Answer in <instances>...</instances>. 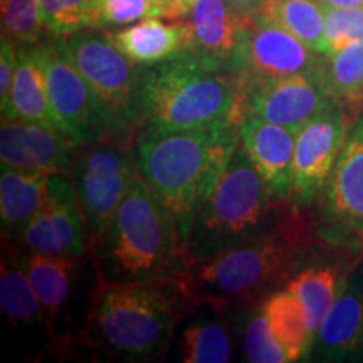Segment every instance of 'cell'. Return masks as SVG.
I'll return each mask as SVG.
<instances>
[{
    "label": "cell",
    "mask_w": 363,
    "mask_h": 363,
    "mask_svg": "<svg viewBox=\"0 0 363 363\" xmlns=\"http://www.w3.org/2000/svg\"><path fill=\"white\" fill-rule=\"evenodd\" d=\"M325 86L352 121L363 113V39L326 56Z\"/></svg>",
    "instance_id": "obj_25"
},
{
    "label": "cell",
    "mask_w": 363,
    "mask_h": 363,
    "mask_svg": "<svg viewBox=\"0 0 363 363\" xmlns=\"http://www.w3.org/2000/svg\"><path fill=\"white\" fill-rule=\"evenodd\" d=\"M238 145L235 123L184 131L140 130L136 135L140 174L175 216L184 246L199 208L212 194Z\"/></svg>",
    "instance_id": "obj_4"
},
{
    "label": "cell",
    "mask_w": 363,
    "mask_h": 363,
    "mask_svg": "<svg viewBox=\"0 0 363 363\" xmlns=\"http://www.w3.org/2000/svg\"><path fill=\"white\" fill-rule=\"evenodd\" d=\"M325 214L331 225L363 238V113L348 128L325 187Z\"/></svg>",
    "instance_id": "obj_16"
},
{
    "label": "cell",
    "mask_w": 363,
    "mask_h": 363,
    "mask_svg": "<svg viewBox=\"0 0 363 363\" xmlns=\"http://www.w3.org/2000/svg\"><path fill=\"white\" fill-rule=\"evenodd\" d=\"M230 4V7L234 9L239 16H242L244 19H252L257 12L261 11L262 4L266 0H227Z\"/></svg>",
    "instance_id": "obj_35"
},
{
    "label": "cell",
    "mask_w": 363,
    "mask_h": 363,
    "mask_svg": "<svg viewBox=\"0 0 363 363\" xmlns=\"http://www.w3.org/2000/svg\"><path fill=\"white\" fill-rule=\"evenodd\" d=\"M308 357L318 362H363V264L347 276L313 337Z\"/></svg>",
    "instance_id": "obj_15"
},
{
    "label": "cell",
    "mask_w": 363,
    "mask_h": 363,
    "mask_svg": "<svg viewBox=\"0 0 363 363\" xmlns=\"http://www.w3.org/2000/svg\"><path fill=\"white\" fill-rule=\"evenodd\" d=\"M155 2H158L163 9H165L167 13H169V19H175V17H174V12H172L170 0H155Z\"/></svg>",
    "instance_id": "obj_38"
},
{
    "label": "cell",
    "mask_w": 363,
    "mask_h": 363,
    "mask_svg": "<svg viewBox=\"0 0 363 363\" xmlns=\"http://www.w3.org/2000/svg\"><path fill=\"white\" fill-rule=\"evenodd\" d=\"M352 123L347 113L331 103L296 131L291 180V201L296 206H310L323 192Z\"/></svg>",
    "instance_id": "obj_12"
},
{
    "label": "cell",
    "mask_w": 363,
    "mask_h": 363,
    "mask_svg": "<svg viewBox=\"0 0 363 363\" xmlns=\"http://www.w3.org/2000/svg\"><path fill=\"white\" fill-rule=\"evenodd\" d=\"M363 39V7H326L325 56Z\"/></svg>",
    "instance_id": "obj_33"
},
{
    "label": "cell",
    "mask_w": 363,
    "mask_h": 363,
    "mask_svg": "<svg viewBox=\"0 0 363 363\" xmlns=\"http://www.w3.org/2000/svg\"><path fill=\"white\" fill-rule=\"evenodd\" d=\"M261 308L272 335L284 348L289 362H298L310 355L313 335L308 328L305 310L288 288L269 294L261 303Z\"/></svg>",
    "instance_id": "obj_24"
},
{
    "label": "cell",
    "mask_w": 363,
    "mask_h": 363,
    "mask_svg": "<svg viewBox=\"0 0 363 363\" xmlns=\"http://www.w3.org/2000/svg\"><path fill=\"white\" fill-rule=\"evenodd\" d=\"M238 133L240 147L266 182L272 197L278 201L291 199L296 131L246 115L239 121Z\"/></svg>",
    "instance_id": "obj_17"
},
{
    "label": "cell",
    "mask_w": 363,
    "mask_h": 363,
    "mask_svg": "<svg viewBox=\"0 0 363 363\" xmlns=\"http://www.w3.org/2000/svg\"><path fill=\"white\" fill-rule=\"evenodd\" d=\"M222 308L199 301L187 313L180 337V358L185 363H227L234 353L230 325Z\"/></svg>",
    "instance_id": "obj_21"
},
{
    "label": "cell",
    "mask_w": 363,
    "mask_h": 363,
    "mask_svg": "<svg viewBox=\"0 0 363 363\" xmlns=\"http://www.w3.org/2000/svg\"><path fill=\"white\" fill-rule=\"evenodd\" d=\"M96 0H39L40 21L49 38H62L94 24Z\"/></svg>",
    "instance_id": "obj_30"
},
{
    "label": "cell",
    "mask_w": 363,
    "mask_h": 363,
    "mask_svg": "<svg viewBox=\"0 0 363 363\" xmlns=\"http://www.w3.org/2000/svg\"><path fill=\"white\" fill-rule=\"evenodd\" d=\"M345 279L347 276H340L337 267L311 266L296 272L284 286L301 303L313 337L342 291Z\"/></svg>",
    "instance_id": "obj_27"
},
{
    "label": "cell",
    "mask_w": 363,
    "mask_h": 363,
    "mask_svg": "<svg viewBox=\"0 0 363 363\" xmlns=\"http://www.w3.org/2000/svg\"><path fill=\"white\" fill-rule=\"evenodd\" d=\"M185 19L192 29V51L230 69L251 19L239 16L227 0H197Z\"/></svg>",
    "instance_id": "obj_20"
},
{
    "label": "cell",
    "mask_w": 363,
    "mask_h": 363,
    "mask_svg": "<svg viewBox=\"0 0 363 363\" xmlns=\"http://www.w3.org/2000/svg\"><path fill=\"white\" fill-rule=\"evenodd\" d=\"M286 201L272 197L239 143L190 227L185 244L190 266L286 229L279 211Z\"/></svg>",
    "instance_id": "obj_5"
},
{
    "label": "cell",
    "mask_w": 363,
    "mask_h": 363,
    "mask_svg": "<svg viewBox=\"0 0 363 363\" xmlns=\"http://www.w3.org/2000/svg\"><path fill=\"white\" fill-rule=\"evenodd\" d=\"M230 69L246 78L306 74L325 79L326 56L274 22L252 17L247 22Z\"/></svg>",
    "instance_id": "obj_11"
},
{
    "label": "cell",
    "mask_w": 363,
    "mask_h": 363,
    "mask_svg": "<svg viewBox=\"0 0 363 363\" xmlns=\"http://www.w3.org/2000/svg\"><path fill=\"white\" fill-rule=\"evenodd\" d=\"M244 310L242 348L246 360L251 363H286L289 362L284 348L274 338L261 305Z\"/></svg>",
    "instance_id": "obj_29"
},
{
    "label": "cell",
    "mask_w": 363,
    "mask_h": 363,
    "mask_svg": "<svg viewBox=\"0 0 363 363\" xmlns=\"http://www.w3.org/2000/svg\"><path fill=\"white\" fill-rule=\"evenodd\" d=\"M197 0H170L172 12L175 19H185L189 16Z\"/></svg>",
    "instance_id": "obj_36"
},
{
    "label": "cell",
    "mask_w": 363,
    "mask_h": 363,
    "mask_svg": "<svg viewBox=\"0 0 363 363\" xmlns=\"http://www.w3.org/2000/svg\"><path fill=\"white\" fill-rule=\"evenodd\" d=\"M35 51L43 66L49 106L59 128L81 143L113 136L101 104L61 43L56 38L44 40L35 44Z\"/></svg>",
    "instance_id": "obj_9"
},
{
    "label": "cell",
    "mask_w": 363,
    "mask_h": 363,
    "mask_svg": "<svg viewBox=\"0 0 363 363\" xmlns=\"http://www.w3.org/2000/svg\"><path fill=\"white\" fill-rule=\"evenodd\" d=\"M294 264V240L286 227L195 262L182 281L195 303L242 310L261 305L279 286L288 284Z\"/></svg>",
    "instance_id": "obj_6"
},
{
    "label": "cell",
    "mask_w": 363,
    "mask_h": 363,
    "mask_svg": "<svg viewBox=\"0 0 363 363\" xmlns=\"http://www.w3.org/2000/svg\"><path fill=\"white\" fill-rule=\"evenodd\" d=\"M326 7H363V0H323Z\"/></svg>",
    "instance_id": "obj_37"
},
{
    "label": "cell",
    "mask_w": 363,
    "mask_h": 363,
    "mask_svg": "<svg viewBox=\"0 0 363 363\" xmlns=\"http://www.w3.org/2000/svg\"><path fill=\"white\" fill-rule=\"evenodd\" d=\"M254 17L284 27L313 51L325 54L326 6L323 0H266Z\"/></svg>",
    "instance_id": "obj_26"
},
{
    "label": "cell",
    "mask_w": 363,
    "mask_h": 363,
    "mask_svg": "<svg viewBox=\"0 0 363 363\" xmlns=\"http://www.w3.org/2000/svg\"><path fill=\"white\" fill-rule=\"evenodd\" d=\"M51 174L21 170L2 163L0 170V219L4 240L13 242L44 206Z\"/></svg>",
    "instance_id": "obj_22"
},
{
    "label": "cell",
    "mask_w": 363,
    "mask_h": 363,
    "mask_svg": "<svg viewBox=\"0 0 363 363\" xmlns=\"http://www.w3.org/2000/svg\"><path fill=\"white\" fill-rule=\"evenodd\" d=\"M7 249L13 252L34 286L44 313V328L52 340L61 342L59 325L62 323L67 306L71 305V299L74 296L81 262H84V257L72 259V257H54L19 251L12 246H7Z\"/></svg>",
    "instance_id": "obj_18"
},
{
    "label": "cell",
    "mask_w": 363,
    "mask_h": 363,
    "mask_svg": "<svg viewBox=\"0 0 363 363\" xmlns=\"http://www.w3.org/2000/svg\"><path fill=\"white\" fill-rule=\"evenodd\" d=\"M0 271V310L16 326L44 325V313L29 276L11 249H4Z\"/></svg>",
    "instance_id": "obj_28"
},
{
    "label": "cell",
    "mask_w": 363,
    "mask_h": 363,
    "mask_svg": "<svg viewBox=\"0 0 363 363\" xmlns=\"http://www.w3.org/2000/svg\"><path fill=\"white\" fill-rule=\"evenodd\" d=\"M242 94L244 74L194 51L153 66H138L140 130L184 131L239 125L244 115Z\"/></svg>",
    "instance_id": "obj_1"
},
{
    "label": "cell",
    "mask_w": 363,
    "mask_h": 363,
    "mask_svg": "<svg viewBox=\"0 0 363 363\" xmlns=\"http://www.w3.org/2000/svg\"><path fill=\"white\" fill-rule=\"evenodd\" d=\"M89 256L96 279L108 283L179 279L190 267L179 222L140 170Z\"/></svg>",
    "instance_id": "obj_3"
},
{
    "label": "cell",
    "mask_w": 363,
    "mask_h": 363,
    "mask_svg": "<svg viewBox=\"0 0 363 363\" xmlns=\"http://www.w3.org/2000/svg\"><path fill=\"white\" fill-rule=\"evenodd\" d=\"M335 103L326 91L325 79L306 74L281 78L244 76L242 111L261 120L298 131L311 118Z\"/></svg>",
    "instance_id": "obj_13"
},
{
    "label": "cell",
    "mask_w": 363,
    "mask_h": 363,
    "mask_svg": "<svg viewBox=\"0 0 363 363\" xmlns=\"http://www.w3.org/2000/svg\"><path fill=\"white\" fill-rule=\"evenodd\" d=\"M83 145L57 126L7 118L0 125V160L21 170L71 174Z\"/></svg>",
    "instance_id": "obj_14"
},
{
    "label": "cell",
    "mask_w": 363,
    "mask_h": 363,
    "mask_svg": "<svg viewBox=\"0 0 363 363\" xmlns=\"http://www.w3.org/2000/svg\"><path fill=\"white\" fill-rule=\"evenodd\" d=\"M17 54H19V65H17L11 96L6 108H2V118L57 126L49 106L45 78L35 44L17 45Z\"/></svg>",
    "instance_id": "obj_23"
},
{
    "label": "cell",
    "mask_w": 363,
    "mask_h": 363,
    "mask_svg": "<svg viewBox=\"0 0 363 363\" xmlns=\"http://www.w3.org/2000/svg\"><path fill=\"white\" fill-rule=\"evenodd\" d=\"M108 33L116 48L140 67L192 51V29L187 19L148 17Z\"/></svg>",
    "instance_id": "obj_19"
},
{
    "label": "cell",
    "mask_w": 363,
    "mask_h": 363,
    "mask_svg": "<svg viewBox=\"0 0 363 363\" xmlns=\"http://www.w3.org/2000/svg\"><path fill=\"white\" fill-rule=\"evenodd\" d=\"M17 65H19L17 44L2 35V40H0V108H6L11 96Z\"/></svg>",
    "instance_id": "obj_34"
},
{
    "label": "cell",
    "mask_w": 363,
    "mask_h": 363,
    "mask_svg": "<svg viewBox=\"0 0 363 363\" xmlns=\"http://www.w3.org/2000/svg\"><path fill=\"white\" fill-rule=\"evenodd\" d=\"M56 39L93 89L111 135L136 140L140 130L136 108L138 66L116 48L108 29L88 27Z\"/></svg>",
    "instance_id": "obj_7"
},
{
    "label": "cell",
    "mask_w": 363,
    "mask_h": 363,
    "mask_svg": "<svg viewBox=\"0 0 363 363\" xmlns=\"http://www.w3.org/2000/svg\"><path fill=\"white\" fill-rule=\"evenodd\" d=\"M135 142L106 136L84 143L76 153L69 175L88 225L89 247L111 225L118 207L138 174Z\"/></svg>",
    "instance_id": "obj_8"
},
{
    "label": "cell",
    "mask_w": 363,
    "mask_h": 363,
    "mask_svg": "<svg viewBox=\"0 0 363 363\" xmlns=\"http://www.w3.org/2000/svg\"><path fill=\"white\" fill-rule=\"evenodd\" d=\"M2 35L17 45L48 40V33L40 21L39 0H2Z\"/></svg>",
    "instance_id": "obj_31"
},
{
    "label": "cell",
    "mask_w": 363,
    "mask_h": 363,
    "mask_svg": "<svg viewBox=\"0 0 363 363\" xmlns=\"http://www.w3.org/2000/svg\"><path fill=\"white\" fill-rule=\"evenodd\" d=\"M7 246L72 259H79L89 252L88 225L69 174L56 172L49 175L44 206Z\"/></svg>",
    "instance_id": "obj_10"
},
{
    "label": "cell",
    "mask_w": 363,
    "mask_h": 363,
    "mask_svg": "<svg viewBox=\"0 0 363 363\" xmlns=\"http://www.w3.org/2000/svg\"><path fill=\"white\" fill-rule=\"evenodd\" d=\"M197 305L184 281L108 283L96 279L84 340L128 362H160L182 318Z\"/></svg>",
    "instance_id": "obj_2"
},
{
    "label": "cell",
    "mask_w": 363,
    "mask_h": 363,
    "mask_svg": "<svg viewBox=\"0 0 363 363\" xmlns=\"http://www.w3.org/2000/svg\"><path fill=\"white\" fill-rule=\"evenodd\" d=\"M148 17L169 19V13L155 0H96L93 27H125Z\"/></svg>",
    "instance_id": "obj_32"
}]
</instances>
